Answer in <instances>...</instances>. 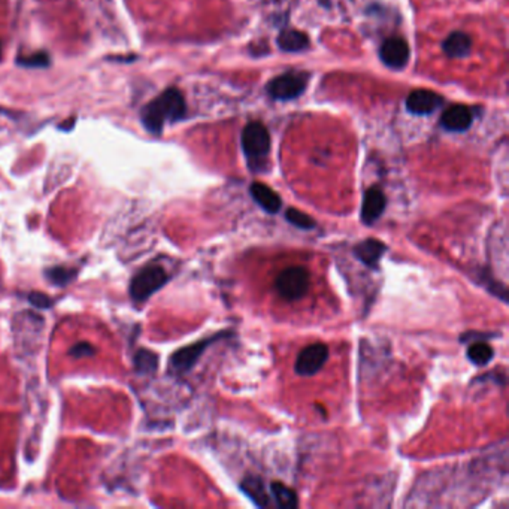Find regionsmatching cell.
Listing matches in <instances>:
<instances>
[{
    "label": "cell",
    "instance_id": "6da1fadb",
    "mask_svg": "<svg viewBox=\"0 0 509 509\" xmlns=\"http://www.w3.org/2000/svg\"><path fill=\"white\" fill-rule=\"evenodd\" d=\"M187 105L183 93L178 88H168L159 97L151 100L141 112L145 129L152 135H160L164 124L184 118Z\"/></svg>",
    "mask_w": 509,
    "mask_h": 509
},
{
    "label": "cell",
    "instance_id": "7a4b0ae2",
    "mask_svg": "<svg viewBox=\"0 0 509 509\" xmlns=\"http://www.w3.org/2000/svg\"><path fill=\"white\" fill-rule=\"evenodd\" d=\"M243 148L251 168L259 166L266 160L271 151V136L262 123L252 121L245 127L243 132Z\"/></svg>",
    "mask_w": 509,
    "mask_h": 509
},
{
    "label": "cell",
    "instance_id": "3957f363",
    "mask_svg": "<svg viewBox=\"0 0 509 509\" xmlns=\"http://www.w3.org/2000/svg\"><path fill=\"white\" fill-rule=\"evenodd\" d=\"M309 272L302 266H291L284 269L275 279L278 295L288 302L305 298L309 290Z\"/></svg>",
    "mask_w": 509,
    "mask_h": 509
},
{
    "label": "cell",
    "instance_id": "277c9868",
    "mask_svg": "<svg viewBox=\"0 0 509 509\" xmlns=\"http://www.w3.org/2000/svg\"><path fill=\"white\" fill-rule=\"evenodd\" d=\"M168 274L159 264H148L130 283V296L136 302H144L168 283Z\"/></svg>",
    "mask_w": 509,
    "mask_h": 509
},
{
    "label": "cell",
    "instance_id": "5b68a950",
    "mask_svg": "<svg viewBox=\"0 0 509 509\" xmlns=\"http://www.w3.org/2000/svg\"><path fill=\"white\" fill-rule=\"evenodd\" d=\"M308 75L303 72H290L279 75L267 84L266 90L272 99L276 100H291L299 97L307 88Z\"/></svg>",
    "mask_w": 509,
    "mask_h": 509
},
{
    "label": "cell",
    "instance_id": "8992f818",
    "mask_svg": "<svg viewBox=\"0 0 509 509\" xmlns=\"http://www.w3.org/2000/svg\"><path fill=\"white\" fill-rule=\"evenodd\" d=\"M227 336V333H217L214 335L211 338H207V339H202L199 342H195L192 343V345L188 347H184L181 350H178L171 359V367L173 369L175 372H180V374H184V372H188L190 369H192L197 360L202 357V354L205 352V350L208 347H211L212 343L219 342L221 339H224Z\"/></svg>",
    "mask_w": 509,
    "mask_h": 509
},
{
    "label": "cell",
    "instance_id": "52a82bcc",
    "mask_svg": "<svg viewBox=\"0 0 509 509\" xmlns=\"http://www.w3.org/2000/svg\"><path fill=\"white\" fill-rule=\"evenodd\" d=\"M329 359V348L326 343H311L307 348H303L295 364V371L300 376H314L321 371Z\"/></svg>",
    "mask_w": 509,
    "mask_h": 509
},
{
    "label": "cell",
    "instance_id": "ba28073f",
    "mask_svg": "<svg viewBox=\"0 0 509 509\" xmlns=\"http://www.w3.org/2000/svg\"><path fill=\"white\" fill-rule=\"evenodd\" d=\"M379 57L384 61V65L393 69H400L408 63L410 47L403 37H390L381 45Z\"/></svg>",
    "mask_w": 509,
    "mask_h": 509
},
{
    "label": "cell",
    "instance_id": "9c48e42d",
    "mask_svg": "<svg viewBox=\"0 0 509 509\" xmlns=\"http://www.w3.org/2000/svg\"><path fill=\"white\" fill-rule=\"evenodd\" d=\"M387 205L386 195L378 187L369 188L363 197L362 205V221L366 226H372L381 215H383Z\"/></svg>",
    "mask_w": 509,
    "mask_h": 509
},
{
    "label": "cell",
    "instance_id": "30bf717a",
    "mask_svg": "<svg viewBox=\"0 0 509 509\" xmlns=\"http://www.w3.org/2000/svg\"><path fill=\"white\" fill-rule=\"evenodd\" d=\"M443 104L442 96L430 90H415L406 97V108L417 116L435 112Z\"/></svg>",
    "mask_w": 509,
    "mask_h": 509
},
{
    "label": "cell",
    "instance_id": "8fae6325",
    "mask_svg": "<svg viewBox=\"0 0 509 509\" xmlns=\"http://www.w3.org/2000/svg\"><path fill=\"white\" fill-rule=\"evenodd\" d=\"M474 116L465 105H454L442 114L441 124L448 132H465L472 125Z\"/></svg>",
    "mask_w": 509,
    "mask_h": 509
},
{
    "label": "cell",
    "instance_id": "7c38bea8",
    "mask_svg": "<svg viewBox=\"0 0 509 509\" xmlns=\"http://www.w3.org/2000/svg\"><path fill=\"white\" fill-rule=\"evenodd\" d=\"M386 251L387 247L384 243H381V240L374 238H369L354 247V256L357 257L364 266L371 267V269H378L379 260L384 256Z\"/></svg>",
    "mask_w": 509,
    "mask_h": 509
},
{
    "label": "cell",
    "instance_id": "4fadbf2b",
    "mask_svg": "<svg viewBox=\"0 0 509 509\" xmlns=\"http://www.w3.org/2000/svg\"><path fill=\"white\" fill-rule=\"evenodd\" d=\"M250 193L252 199L256 200L257 205L263 208L266 212L276 214L281 209V197L275 193L271 187H267L263 183H252L250 187Z\"/></svg>",
    "mask_w": 509,
    "mask_h": 509
},
{
    "label": "cell",
    "instance_id": "5bb4252c",
    "mask_svg": "<svg viewBox=\"0 0 509 509\" xmlns=\"http://www.w3.org/2000/svg\"><path fill=\"white\" fill-rule=\"evenodd\" d=\"M442 49L451 59H462L466 57L470 53V49H472V39L466 33L454 32L445 39Z\"/></svg>",
    "mask_w": 509,
    "mask_h": 509
},
{
    "label": "cell",
    "instance_id": "9a60e30c",
    "mask_svg": "<svg viewBox=\"0 0 509 509\" xmlns=\"http://www.w3.org/2000/svg\"><path fill=\"white\" fill-rule=\"evenodd\" d=\"M240 490L244 491L247 498H250L254 503L260 508L269 506V494L264 487V482L259 477H245L240 482Z\"/></svg>",
    "mask_w": 509,
    "mask_h": 509
},
{
    "label": "cell",
    "instance_id": "2e32d148",
    "mask_svg": "<svg viewBox=\"0 0 509 509\" xmlns=\"http://www.w3.org/2000/svg\"><path fill=\"white\" fill-rule=\"evenodd\" d=\"M308 36L295 29H286L278 36V47L287 53H298V51L308 48Z\"/></svg>",
    "mask_w": 509,
    "mask_h": 509
},
{
    "label": "cell",
    "instance_id": "e0dca14e",
    "mask_svg": "<svg viewBox=\"0 0 509 509\" xmlns=\"http://www.w3.org/2000/svg\"><path fill=\"white\" fill-rule=\"evenodd\" d=\"M494 357V350L486 341L472 342L467 348V359L477 366H486Z\"/></svg>",
    "mask_w": 509,
    "mask_h": 509
},
{
    "label": "cell",
    "instance_id": "ac0fdd59",
    "mask_svg": "<svg viewBox=\"0 0 509 509\" xmlns=\"http://www.w3.org/2000/svg\"><path fill=\"white\" fill-rule=\"evenodd\" d=\"M271 490H272V494L276 501V505L279 508L293 509L299 505L295 490H291L290 487L284 486L283 482H272Z\"/></svg>",
    "mask_w": 509,
    "mask_h": 509
},
{
    "label": "cell",
    "instance_id": "d6986e66",
    "mask_svg": "<svg viewBox=\"0 0 509 509\" xmlns=\"http://www.w3.org/2000/svg\"><path fill=\"white\" fill-rule=\"evenodd\" d=\"M133 363H135V369L139 374H152L157 371L159 357L157 354H154L152 351L139 350L135 354Z\"/></svg>",
    "mask_w": 509,
    "mask_h": 509
},
{
    "label": "cell",
    "instance_id": "ffe728a7",
    "mask_svg": "<svg viewBox=\"0 0 509 509\" xmlns=\"http://www.w3.org/2000/svg\"><path fill=\"white\" fill-rule=\"evenodd\" d=\"M286 219L288 223L299 228H303V231H311V228L315 227V220L309 217L308 214H305L296 208H288L286 212Z\"/></svg>",
    "mask_w": 509,
    "mask_h": 509
},
{
    "label": "cell",
    "instance_id": "44dd1931",
    "mask_svg": "<svg viewBox=\"0 0 509 509\" xmlns=\"http://www.w3.org/2000/svg\"><path fill=\"white\" fill-rule=\"evenodd\" d=\"M73 275H75L73 269H68L65 266L51 267V269L47 271V276L57 286H66L73 278Z\"/></svg>",
    "mask_w": 509,
    "mask_h": 509
},
{
    "label": "cell",
    "instance_id": "7402d4cb",
    "mask_svg": "<svg viewBox=\"0 0 509 509\" xmlns=\"http://www.w3.org/2000/svg\"><path fill=\"white\" fill-rule=\"evenodd\" d=\"M18 63L23 66L27 68H42V66H48L49 59L45 53H36L33 56H25V57H20Z\"/></svg>",
    "mask_w": 509,
    "mask_h": 509
},
{
    "label": "cell",
    "instance_id": "603a6c76",
    "mask_svg": "<svg viewBox=\"0 0 509 509\" xmlns=\"http://www.w3.org/2000/svg\"><path fill=\"white\" fill-rule=\"evenodd\" d=\"M69 352L73 355V357L81 359V357H85V355H93L94 347H92L88 342H80V343H76L73 348H70Z\"/></svg>",
    "mask_w": 509,
    "mask_h": 509
},
{
    "label": "cell",
    "instance_id": "cb8c5ba5",
    "mask_svg": "<svg viewBox=\"0 0 509 509\" xmlns=\"http://www.w3.org/2000/svg\"><path fill=\"white\" fill-rule=\"evenodd\" d=\"M29 300L35 305V307H39V308H49L51 305H53L51 299H48L45 295H42V293H32V295L29 296Z\"/></svg>",
    "mask_w": 509,
    "mask_h": 509
},
{
    "label": "cell",
    "instance_id": "d4e9b609",
    "mask_svg": "<svg viewBox=\"0 0 509 509\" xmlns=\"http://www.w3.org/2000/svg\"><path fill=\"white\" fill-rule=\"evenodd\" d=\"M0 56H2V49H0Z\"/></svg>",
    "mask_w": 509,
    "mask_h": 509
}]
</instances>
